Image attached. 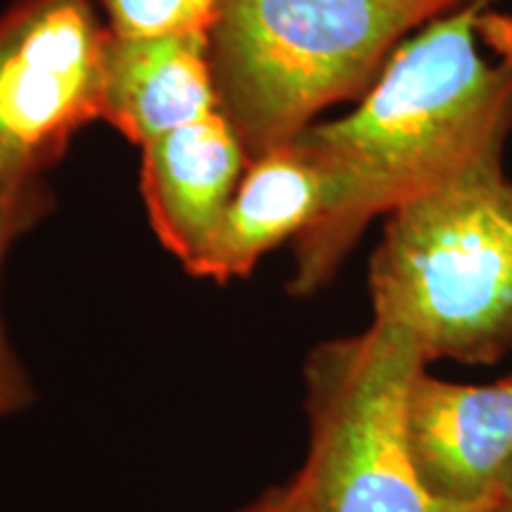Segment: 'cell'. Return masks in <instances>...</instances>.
I'll return each mask as SVG.
<instances>
[{
  "mask_svg": "<svg viewBox=\"0 0 512 512\" xmlns=\"http://www.w3.org/2000/svg\"><path fill=\"white\" fill-rule=\"evenodd\" d=\"M427 358L401 330L366 332L306 363L311 446L285 512H477L441 503L422 484L408 441V396Z\"/></svg>",
  "mask_w": 512,
  "mask_h": 512,
  "instance_id": "277c9868",
  "label": "cell"
},
{
  "mask_svg": "<svg viewBox=\"0 0 512 512\" xmlns=\"http://www.w3.org/2000/svg\"><path fill=\"white\" fill-rule=\"evenodd\" d=\"M408 441L441 503L477 512L512 505V377L465 387L422 370L408 396Z\"/></svg>",
  "mask_w": 512,
  "mask_h": 512,
  "instance_id": "8992f818",
  "label": "cell"
},
{
  "mask_svg": "<svg viewBox=\"0 0 512 512\" xmlns=\"http://www.w3.org/2000/svg\"><path fill=\"white\" fill-rule=\"evenodd\" d=\"M0 181H3V152H0Z\"/></svg>",
  "mask_w": 512,
  "mask_h": 512,
  "instance_id": "5bb4252c",
  "label": "cell"
},
{
  "mask_svg": "<svg viewBox=\"0 0 512 512\" xmlns=\"http://www.w3.org/2000/svg\"><path fill=\"white\" fill-rule=\"evenodd\" d=\"M50 207V195L41 176H10L0 181V271L8 256L12 242L27 233L34 223L46 214ZM34 401L27 368L22 366L15 349L10 347L8 335L0 320V418H8Z\"/></svg>",
  "mask_w": 512,
  "mask_h": 512,
  "instance_id": "30bf717a",
  "label": "cell"
},
{
  "mask_svg": "<svg viewBox=\"0 0 512 512\" xmlns=\"http://www.w3.org/2000/svg\"><path fill=\"white\" fill-rule=\"evenodd\" d=\"M190 3L195 5V10L200 12L204 19H207V24H211V17H214L216 3H219V0H190Z\"/></svg>",
  "mask_w": 512,
  "mask_h": 512,
  "instance_id": "4fadbf2b",
  "label": "cell"
},
{
  "mask_svg": "<svg viewBox=\"0 0 512 512\" xmlns=\"http://www.w3.org/2000/svg\"><path fill=\"white\" fill-rule=\"evenodd\" d=\"M110 38L95 0H19L0 17L3 178L41 176L102 119Z\"/></svg>",
  "mask_w": 512,
  "mask_h": 512,
  "instance_id": "5b68a950",
  "label": "cell"
},
{
  "mask_svg": "<svg viewBox=\"0 0 512 512\" xmlns=\"http://www.w3.org/2000/svg\"><path fill=\"white\" fill-rule=\"evenodd\" d=\"M140 152V188L152 230L190 268L209 247L245 174V145L219 110L152 140Z\"/></svg>",
  "mask_w": 512,
  "mask_h": 512,
  "instance_id": "52a82bcc",
  "label": "cell"
},
{
  "mask_svg": "<svg viewBox=\"0 0 512 512\" xmlns=\"http://www.w3.org/2000/svg\"><path fill=\"white\" fill-rule=\"evenodd\" d=\"M328 202V176L294 143L249 159L214 238L188 271L219 283L242 278L261 256L309 230Z\"/></svg>",
  "mask_w": 512,
  "mask_h": 512,
  "instance_id": "9c48e42d",
  "label": "cell"
},
{
  "mask_svg": "<svg viewBox=\"0 0 512 512\" xmlns=\"http://www.w3.org/2000/svg\"><path fill=\"white\" fill-rule=\"evenodd\" d=\"M463 0H219L209 24L221 112L249 159L373 86L415 29Z\"/></svg>",
  "mask_w": 512,
  "mask_h": 512,
  "instance_id": "7a4b0ae2",
  "label": "cell"
},
{
  "mask_svg": "<svg viewBox=\"0 0 512 512\" xmlns=\"http://www.w3.org/2000/svg\"><path fill=\"white\" fill-rule=\"evenodd\" d=\"M242 512H285L283 494H280V491H273V494L264 496L261 501H256L252 508H247Z\"/></svg>",
  "mask_w": 512,
  "mask_h": 512,
  "instance_id": "7c38bea8",
  "label": "cell"
},
{
  "mask_svg": "<svg viewBox=\"0 0 512 512\" xmlns=\"http://www.w3.org/2000/svg\"><path fill=\"white\" fill-rule=\"evenodd\" d=\"M373 320L427 361L491 363L512 349V181L479 162L389 211L370 266Z\"/></svg>",
  "mask_w": 512,
  "mask_h": 512,
  "instance_id": "3957f363",
  "label": "cell"
},
{
  "mask_svg": "<svg viewBox=\"0 0 512 512\" xmlns=\"http://www.w3.org/2000/svg\"><path fill=\"white\" fill-rule=\"evenodd\" d=\"M510 131L512 15L463 0L399 43L354 112L292 140L330 183L294 240L292 292L328 283L375 216L501 157Z\"/></svg>",
  "mask_w": 512,
  "mask_h": 512,
  "instance_id": "6da1fadb",
  "label": "cell"
},
{
  "mask_svg": "<svg viewBox=\"0 0 512 512\" xmlns=\"http://www.w3.org/2000/svg\"><path fill=\"white\" fill-rule=\"evenodd\" d=\"M498 512H512V505H508V508H503V510H498Z\"/></svg>",
  "mask_w": 512,
  "mask_h": 512,
  "instance_id": "9a60e30c",
  "label": "cell"
},
{
  "mask_svg": "<svg viewBox=\"0 0 512 512\" xmlns=\"http://www.w3.org/2000/svg\"><path fill=\"white\" fill-rule=\"evenodd\" d=\"M209 29L157 38H110L102 119L145 147L219 112Z\"/></svg>",
  "mask_w": 512,
  "mask_h": 512,
  "instance_id": "ba28073f",
  "label": "cell"
},
{
  "mask_svg": "<svg viewBox=\"0 0 512 512\" xmlns=\"http://www.w3.org/2000/svg\"><path fill=\"white\" fill-rule=\"evenodd\" d=\"M117 38H157L209 29L190 0H100Z\"/></svg>",
  "mask_w": 512,
  "mask_h": 512,
  "instance_id": "8fae6325",
  "label": "cell"
}]
</instances>
